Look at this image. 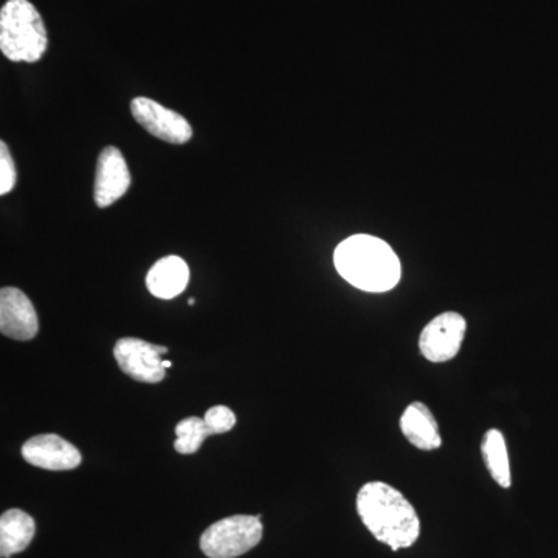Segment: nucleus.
I'll list each match as a JSON object with an SVG mask.
<instances>
[{
    "label": "nucleus",
    "mask_w": 558,
    "mask_h": 558,
    "mask_svg": "<svg viewBox=\"0 0 558 558\" xmlns=\"http://www.w3.org/2000/svg\"><path fill=\"white\" fill-rule=\"evenodd\" d=\"M35 520L21 509H10L0 519V556L10 558L28 548L35 537Z\"/></svg>",
    "instance_id": "nucleus-13"
},
{
    "label": "nucleus",
    "mask_w": 558,
    "mask_h": 558,
    "mask_svg": "<svg viewBox=\"0 0 558 558\" xmlns=\"http://www.w3.org/2000/svg\"><path fill=\"white\" fill-rule=\"evenodd\" d=\"M131 186V172L119 148L108 146L98 157L95 175V202L106 208L116 204L128 193Z\"/></svg>",
    "instance_id": "nucleus-9"
},
{
    "label": "nucleus",
    "mask_w": 558,
    "mask_h": 558,
    "mask_svg": "<svg viewBox=\"0 0 558 558\" xmlns=\"http://www.w3.org/2000/svg\"><path fill=\"white\" fill-rule=\"evenodd\" d=\"M484 464L492 478L497 481L499 487L509 488L512 484L510 476V462L505 435L499 429H488L481 444Z\"/></svg>",
    "instance_id": "nucleus-14"
},
{
    "label": "nucleus",
    "mask_w": 558,
    "mask_h": 558,
    "mask_svg": "<svg viewBox=\"0 0 558 558\" xmlns=\"http://www.w3.org/2000/svg\"><path fill=\"white\" fill-rule=\"evenodd\" d=\"M189 304H190V306H194V304H196V300H194V299L189 300Z\"/></svg>",
    "instance_id": "nucleus-19"
},
{
    "label": "nucleus",
    "mask_w": 558,
    "mask_h": 558,
    "mask_svg": "<svg viewBox=\"0 0 558 558\" xmlns=\"http://www.w3.org/2000/svg\"><path fill=\"white\" fill-rule=\"evenodd\" d=\"M204 418L211 435H222L236 425V416L233 411L223 405L213 407L205 413Z\"/></svg>",
    "instance_id": "nucleus-16"
},
{
    "label": "nucleus",
    "mask_w": 558,
    "mask_h": 558,
    "mask_svg": "<svg viewBox=\"0 0 558 558\" xmlns=\"http://www.w3.org/2000/svg\"><path fill=\"white\" fill-rule=\"evenodd\" d=\"M17 172L5 142L0 143V194L5 196L16 185Z\"/></svg>",
    "instance_id": "nucleus-17"
},
{
    "label": "nucleus",
    "mask_w": 558,
    "mask_h": 558,
    "mask_svg": "<svg viewBox=\"0 0 558 558\" xmlns=\"http://www.w3.org/2000/svg\"><path fill=\"white\" fill-rule=\"evenodd\" d=\"M400 429L418 450H438L442 446L438 422L425 403L413 402L407 407L400 417Z\"/></svg>",
    "instance_id": "nucleus-11"
},
{
    "label": "nucleus",
    "mask_w": 558,
    "mask_h": 558,
    "mask_svg": "<svg viewBox=\"0 0 558 558\" xmlns=\"http://www.w3.org/2000/svg\"><path fill=\"white\" fill-rule=\"evenodd\" d=\"M161 365H163L165 369H170L171 368L170 360H163V363H161Z\"/></svg>",
    "instance_id": "nucleus-18"
},
{
    "label": "nucleus",
    "mask_w": 558,
    "mask_h": 558,
    "mask_svg": "<svg viewBox=\"0 0 558 558\" xmlns=\"http://www.w3.org/2000/svg\"><path fill=\"white\" fill-rule=\"evenodd\" d=\"M357 512L374 538L392 550L411 548L421 535L416 509L398 488L381 481L360 488Z\"/></svg>",
    "instance_id": "nucleus-1"
},
{
    "label": "nucleus",
    "mask_w": 558,
    "mask_h": 558,
    "mask_svg": "<svg viewBox=\"0 0 558 558\" xmlns=\"http://www.w3.org/2000/svg\"><path fill=\"white\" fill-rule=\"evenodd\" d=\"M22 458L35 468L61 472L78 468L80 450L58 435H39L22 446Z\"/></svg>",
    "instance_id": "nucleus-10"
},
{
    "label": "nucleus",
    "mask_w": 558,
    "mask_h": 558,
    "mask_svg": "<svg viewBox=\"0 0 558 558\" xmlns=\"http://www.w3.org/2000/svg\"><path fill=\"white\" fill-rule=\"evenodd\" d=\"M468 332V322L458 312H444L422 330L418 349L433 363L457 357Z\"/></svg>",
    "instance_id": "nucleus-5"
},
{
    "label": "nucleus",
    "mask_w": 558,
    "mask_h": 558,
    "mask_svg": "<svg viewBox=\"0 0 558 558\" xmlns=\"http://www.w3.org/2000/svg\"><path fill=\"white\" fill-rule=\"evenodd\" d=\"M131 112L143 130L163 142L183 145L193 137V128L185 117L150 98H134L131 102Z\"/></svg>",
    "instance_id": "nucleus-7"
},
{
    "label": "nucleus",
    "mask_w": 558,
    "mask_h": 558,
    "mask_svg": "<svg viewBox=\"0 0 558 558\" xmlns=\"http://www.w3.org/2000/svg\"><path fill=\"white\" fill-rule=\"evenodd\" d=\"M174 449L180 454H193L201 449L204 440L213 436L207 422L201 417H186L175 427Z\"/></svg>",
    "instance_id": "nucleus-15"
},
{
    "label": "nucleus",
    "mask_w": 558,
    "mask_h": 558,
    "mask_svg": "<svg viewBox=\"0 0 558 558\" xmlns=\"http://www.w3.org/2000/svg\"><path fill=\"white\" fill-rule=\"evenodd\" d=\"M168 348L157 347L148 341L121 339L113 348L117 363L126 376L143 384H159L167 376L161 355L167 354Z\"/></svg>",
    "instance_id": "nucleus-6"
},
{
    "label": "nucleus",
    "mask_w": 558,
    "mask_h": 558,
    "mask_svg": "<svg viewBox=\"0 0 558 558\" xmlns=\"http://www.w3.org/2000/svg\"><path fill=\"white\" fill-rule=\"evenodd\" d=\"M0 330L10 339H35L39 330L38 314L31 299L16 288L0 290Z\"/></svg>",
    "instance_id": "nucleus-8"
},
{
    "label": "nucleus",
    "mask_w": 558,
    "mask_h": 558,
    "mask_svg": "<svg viewBox=\"0 0 558 558\" xmlns=\"http://www.w3.org/2000/svg\"><path fill=\"white\" fill-rule=\"evenodd\" d=\"M190 269L179 256H167L150 267L146 277V288L160 300H172L186 289Z\"/></svg>",
    "instance_id": "nucleus-12"
},
{
    "label": "nucleus",
    "mask_w": 558,
    "mask_h": 558,
    "mask_svg": "<svg viewBox=\"0 0 558 558\" xmlns=\"http://www.w3.org/2000/svg\"><path fill=\"white\" fill-rule=\"evenodd\" d=\"M49 46L46 25L28 0H9L0 10V50L13 62H38Z\"/></svg>",
    "instance_id": "nucleus-3"
},
{
    "label": "nucleus",
    "mask_w": 558,
    "mask_h": 558,
    "mask_svg": "<svg viewBox=\"0 0 558 558\" xmlns=\"http://www.w3.org/2000/svg\"><path fill=\"white\" fill-rule=\"evenodd\" d=\"M333 264L349 284L365 292H388L402 275L395 250L369 234H354L341 242L333 253Z\"/></svg>",
    "instance_id": "nucleus-2"
},
{
    "label": "nucleus",
    "mask_w": 558,
    "mask_h": 558,
    "mask_svg": "<svg viewBox=\"0 0 558 558\" xmlns=\"http://www.w3.org/2000/svg\"><path fill=\"white\" fill-rule=\"evenodd\" d=\"M263 531L258 515L229 517L202 534L201 549L208 558H236L258 546Z\"/></svg>",
    "instance_id": "nucleus-4"
}]
</instances>
